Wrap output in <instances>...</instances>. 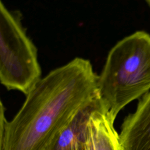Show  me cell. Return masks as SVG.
<instances>
[{
    "label": "cell",
    "instance_id": "cell-1",
    "mask_svg": "<svg viewBox=\"0 0 150 150\" xmlns=\"http://www.w3.org/2000/svg\"><path fill=\"white\" fill-rule=\"evenodd\" d=\"M98 78L90 60L75 57L42 77L10 121L1 102L0 150H46L99 95Z\"/></svg>",
    "mask_w": 150,
    "mask_h": 150
},
{
    "label": "cell",
    "instance_id": "cell-2",
    "mask_svg": "<svg viewBox=\"0 0 150 150\" xmlns=\"http://www.w3.org/2000/svg\"><path fill=\"white\" fill-rule=\"evenodd\" d=\"M98 93L115 120L128 104L150 89V35L137 31L110 50L98 78Z\"/></svg>",
    "mask_w": 150,
    "mask_h": 150
},
{
    "label": "cell",
    "instance_id": "cell-3",
    "mask_svg": "<svg viewBox=\"0 0 150 150\" xmlns=\"http://www.w3.org/2000/svg\"><path fill=\"white\" fill-rule=\"evenodd\" d=\"M19 11L0 2V81L26 96L42 78L38 49L26 33Z\"/></svg>",
    "mask_w": 150,
    "mask_h": 150
},
{
    "label": "cell",
    "instance_id": "cell-4",
    "mask_svg": "<svg viewBox=\"0 0 150 150\" xmlns=\"http://www.w3.org/2000/svg\"><path fill=\"white\" fill-rule=\"evenodd\" d=\"M119 137L124 150H150V91L139 98L135 112L125 118Z\"/></svg>",
    "mask_w": 150,
    "mask_h": 150
},
{
    "label": "cell",
    "instance_id": "cell-5",
    "mask_svg": "<svg viewBox=\"0 0 150 150\" xmlns=\"http://www.w3.org/2000/svg\"><path fill=\"white\" fill-rule=\"evenodd\" d=\"M114 121L102 100L90 117L95 150H124L114 127Z\"/></svg>",
    "mask_w": 150,
    "mask_h": 150
},
{
    "label": "cell",
    "instance_id": "cell-6",
    "mask_svg": "<svg viewBox=\"0 0 150 150\" xmlns=\"http://www.w3.org/2000/svg\"><path fill=\"white\" fill-rule=\"evenodd\" d=\"M101 101L99 94L89 105L77 112L66 127L53 139L46 150H74L91 114Z\"/></svg>",
    "mask_w": 150,
    "mask_h": 150
},
{
    "label": "cell",
    "instance_id": "cell-7",
    "mask_svg": "<svg viewBox=\"0 0 150 150\" xmlns=\"http://www.w3.org/2000/svg\"><path fill=\"white\" fill-rule=\"evenodd\" d=\"M74 150H81V146H80V142H79V139L76 144V146L75 147V149Z\"/></svg>",
    "mask_w": 150,
    "mask_h": 150
},
{
    "label": "cell",
    "instance_id": "cell-8",
    "mask_svg": "<svg viewBox=\"0 0 150 150\" xmlns=\"http://www.w3.org/2000/svg\"><path fill=\"white\" fill-rule=\"evenodd\" d=\"M146 2H148V5H149V6H150V0H146Z\"/></svg>",
    "mask_w": 150,
    "mask_h": 150
}]
</instances>
